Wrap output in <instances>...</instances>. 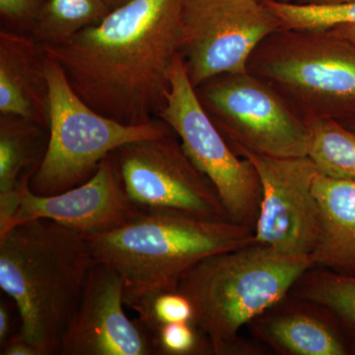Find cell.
<instances>
[{"mask_svg": "<svg viewBox=\"0 0 355 355\" xmlns=\"http://www.w3.org/2000/svg\"><path fill=\"white\" fill-rule=\"evenodd\" d=\"M184 1L132 0L44 53L98 113L127 125L149 123L170 90Z\"/></svg>", "mask_w": 355, "mask_h": 355, "instance_id": "obj_1", "label": "cell"}, {"mask_svg": "<svg viewBox=\"0 0 355 355\" xmlns=\"http://www.w3.org/2000/svg\"><path fill=\"white\" fill-rule=\"evenodd\" d=\"M94 263L85 235L49 219L24 222L0 237V288L18 311V333L40 355H60Z\"/></svg>", "mask_w": 355, "mask_h": 355, "instance_id": "obj_2", "label": "cell"}, {"mask_svg": "<svg viewBox=\"0 0 355 355\" xmlns=\"http://www.w3.org/2000/svg\"><path fill=\"white\" fill-rule=\"evenodd\" d=\"M85 237L95 261L120 275L125 306L133 309L160 292L178 291L184 275L209 257L254 244V231L231 220L142 212Z\"/></svg>", "mask_w": 355, "mask_h": 355, "instance_id": "obj_3", "label": "cell"}, {"mask_svg": "<svg viewBox=\"0 0 355 355\" xmlns=\"http://www.w3.org/2000/svg\"><path fill=\"white\" fill-rule=\"evenodd\" d=\"M314 266L312 256H291L254 243L200 261L178 291L190 299L193 324L212 354H234L242 327L280 302Z\"/></svg>", "mask_w": 355, "mask_h": 355, "instance_id": "obj_4", "label": "cell"}, {"mask_svg": "<svg viewBox=\"0 0 355 355\" xmlns=\"http://www.w3.org/2000/svg\"><path fill=\"white\" fill-rule=\"evenodd\" d=\"M50 125L46 154L30 181L37 195L62 193L88 181L103 160L137 140L171 135L161 119L127 125L98 113L70 85L60 65L46 55Z\"/></svg>", "mask_w": 355, "mask_h": 355, "instance_id": "obj_5", "label": "cell"}, {"mask_svg": "<svg viewBox=\"0 0 355 355\" xmlns=\"http://www.w3.org/2000/svg\"><path fill=\"white\" fill-rule=\"evenodd\" d=\"M169 78L158 119L176 133L184 153L216 187L230 220L254 230L261 188L253 164L235 153L205 111L181 55L174 60Z\"/></svg>", "mask_w": 355, "mask_h": 355, "instance_id": "obj_6", "label": "cell"}, {"mask_svg": "<svg viewBox=\"0 0 355 355\" xmlns=\"http://www.w3.org/2000/svg\"><path fill=\"white\" fill-rule=\"evenodd\" d=\"M279 30L263 0H184L180 55L193 87L248 72L259 44Z\"/></svg>", "mask_w": 355, "mask_h": 355, "instance_id": "obj_7", "label": "cell"}, {"mask_svg": "<svg viewBox=\"0 0 355 355\" xmlns=\"http://www.w3.org/2000/svg\"><path fill=\"white\" fill-rule=\"evenodd\" d=\"M175 137L128 142L111 153L128 198L142 212L230 220L216 187Z\"/></svg>", "mask_w": 355, "mask_h": 355, "instance_id": "obj_8", "label": "cell"}, {"mask_svg": "<svg viewBox=\"0 0 355 355\" xmlns=\"http://www.w3.org/2000/svg\"><path fill=\"white\" fill-rule=\"evenodd\" d=\"M196 90L231 146L270 157L307 156V123L299 120L279 96L248 72L214 77Z\"/></svg>", "mask_w": 355, "mask_h": 355, "instance_id": "obj_9", "label": "cell"}, {"mask_svg": "<svg viewBox=\"0 0 355 355\" xmlns=\"http://www.w3.org/2000/svg\"><path fill=\"white\" fill-rule=\"evenodd\" d=\"M297 32L261 58L260 70L315 116L355 118V46L328 31Z\"/></svg>", "mask_w": 355, "mask_h": 355, "instance_id": "obj_10", "label": "cell"}, {"mask_svg": "<svg viewBox=\"0 0 355 355\" xmlns=\"http://www.w3.org/2000/svg\"><path fill=\"white\" fill-rule=\"evenodd\" d=\"M253 164L261 188L254 243L291 256H312L321 235L314 193L316 166L308 156L277 158L231 146Z\"/></svg>", "mask_w": 355, "mask_h": 355, "instance_id": "obj_11", "label": "cell"}, {"mask_svg": "<svg viewBox=\"0 0 355 355\" xmlns=\"http://www.w3.org/2000/svg\"><path fill=\"white\" fill-rule=\"evenodd\" d=\"M123 280L95 261L70 320L60 355H154L153 336L125 312Z\"/></svg>", "mask_w": 355, "mask_h": 355, "instance_id": "obj_12", "label": "cell"}, {"mask_svg": "<svg viewBox=\"0 0 355 355\" xmlns=\"http://www.w3.org/2000/svg\"><path fill=\"white\" fill-rule=\"evenodd\" d=\"M141 214L128 198L110 154L88 181L57 195H37L30 189V180H25L20 187L18 209L0 237L35 219L58 222L84 235L97 234L121 227Z\"/></svg>", "mask_w": 355, "mask_h": 355, "instance_id": "obj_13", "label": "cell"}, {"mask_svg": "<svg viewBox=\"0 0 355 355\" xmlns=\"http://www.w3.org/2000/svg\"><path fill=\"white\" fill-rule=\"evenodd\" d=\"M46 55L31 35L0 29V114H14L49 128Z\"/></svg>", "mask_w": 355, "mask_h": 355, "instance_id": "obj_14", "label": "cell"}, {"mask_svg": "<svg viewBox=\"0 0 355 355\" xmlns=\"http://www.w3.org/2000/svg\"><path fill=\"white\" fill-rule=\"evenodd\" d=\"M314 193L321 211V235L315 266L355 277V180L333 179L318 173Z\"/></svg>", "mask_w": 355, "mask_h": 355, "instance_id": "obj_15", "label": "cell"}, {"mask_svg": "<svg viewBox=\"0 0 355 355\" xmlns=\"http://www.w3.org/2000/svg\"><path fill=\"white\" fill-rule=\"evenodd\" d=\"M49 128L14 114H0V200L17 197L46 154Z\"/></svg>", "mask_w": 355, "mask_h": 355, "instance_id": "obj_16", "label": "cell"}, {"mask_svg": "<svg viewBox=\"0 0 355 355\" xmlns=\"http://www.w3.org/2000/svg\"><path fill=\"white\" fill-rule=\"evenodd\" d=\"M259 331L273 347L288 354H347L345 345L328 324L303 313L272 318Z\"/></svg>", "mask_w": 355, "mask_h": 355, "instance_id": "obj_17", "label": "cell"}, {"mask_svg": "<svg viewBox=\"0 0 355 355\" xmlns=\"http://www.w3.org/2000/svg\"><path fill=\"white\" fill-rule=\"evenodd\" d=\"M306 123L310 132L307 156L318 173L333 179L355 180V132L326 116H312Z\"/></svg>", "mask_w": 355, "mask_h": 355, "instance_id": "obj_18", "label": "cell"}, {"mask_svg": "<svg viewBox=\"0 0 355 355\" xmlns=\"http://www.w3.org/2000/svg\"><path fill=\"white\" fill-rule=\"evenodd\" d=\"M111 12L103 0H46L30 35L42 46L64 43Z\"/></svg>", "mask_w": 355, "mask_h": 355, "instance_id": "obj_19", "label": "cell"}, {"mask_svg": "<svg viewBox=\"0 0 355 355\" xmlns=\"http://www.w3.org/2000/svg\"><path fill=\"white\" fill-rule=\"evenodd\" d=\"M300 282L299 296L328 310L355 338V277L319 270Z\"/></svg>", "mask_w": 355, "mask_h": 355, "instance_id": "obj_20", "label": "cell"}, {"mask_svg": "<svg viewBox=\"0 0 355 355\" xmlns=\"http://www.w3.org/2000/svg\"><path fill=\"white\" fill-rule=\"evenodd\" d=\"M263 1L286 31L323 32L340 26H355V1L330 4Z\"/></svg>", "mask_w": 355, "mask_h": 355, "instance_id": "obj_21", "label": "cell"}, {"mask_svg": "<svg viewBox=\"0 0 355 355\" xmlns=\"http://www.w3.org/2000/svg\"><path fill=\"white\" fill-rule=\"evenodd\" d=\"M139 321L153 334L163 324L193 323V308L190 299L179 291H164L144 301L132 309Z\"/></svg>", "mask_w": 355, "mask_h": 355, "instance_id": "obj_22", "label": "cell"}, {"mask_svg": "<svg viewBox=\"0 0 355 355\" xmlns=\"http://www.w3.org/2000/svg\"><path fill=\"white\" fill-rule=\"evenodd\" d=\"M156 354L189 355L212 354L211 345L193 323H171L151 334Z\"/></svg>", "mask_w": 355, "mask_h": 355, "instance_id": "obj_23", "label": "cell"}, {"mask_svg": "<svg viewBox=\"0 0 355 355\" xmlns=\"http://www.w3.org/2000/svg\"><path fill=\"white\" fill-rule=\"evenodd\" d=\"M46 0H0L1 28L30 34Z\"/></svg>", "mask_w": 355, "mask_h": 355, "instance_id": "obj_24", "label": "cell"}, {"mask_svg": "<svg viewBox=\"0 0 355 355\" xmlns=\"http://www.w3.org/2000/svg\"><path fill=\"white\" fill-rule=\"evenodd\" d=\"M1 355H40L38 350L19 333L11 336L1 347Z\"/></svg>", "mask_w": 355, "mask_h": 355, "instance_id": "obj_25", "label": "cell"}, {"mask_svg": "<svg viewBox=\"0 0 355 355\" xmlns=\"http://www.w3.org/2000/svg\"><path fill=\"white\" fill-rule=\"evenodd\" d=\"M11 324H12V318H11L10 309L6 301L1 300L0 303V345L1 347L11 338Z\"/></svg>", "mask_w": 355, "mask_h": 355, "instance_id": "obj_26", "label": "cell"}, {"mask_svg": "<svg viewBox=\"0 0 355 355\" xmlns=\"http://www.w3.org/2000/svg\"><path fill=\"white\" fill-rule=\"evenodd\" d=\"M328 32L340 38L347 40L350 44L355 46V26H340V27L334 28L329 30Z\"/></svg>", "mask_w": 355, "mask_h": 355, "instance_id": "obj_27", "label": "cell"}, {"mask_svg": "<svg viewBox=\"0 0 355 355\" xmlns=\"http://www.w3.org/2000/svg\"><path fill=\"white\" fill-rule=\"evenodd\" d=\"M108 6L110 11L116 10V9L120 8V7L125 6V4L130 3L132 0H103Z\"/></svg>", "mask_w": 355, "mask_h": 355, "instance_id": "obj_28", "label": "cell"}, {"mask_svg": "<svg viewBox=\"0 0 355 355\" xmlns=\"http://www.w3.org/2000/svg\"><path fill=\"white\" fill-rule=\"evenodd\" d=\"M355 1V0H299L300 3H313V4H330L340 3V2Z\"/></svg>", "mask_w": 355, "mask_h": 355, "instance_id": "obj_29", "label": "cell"}, {"mask_svg": "<svg viewBox=\"0 0 355 355\" xmlns=\"http://www.w3.org/2000/svg\"><path fill=\"white\" fill-rule=\"evenodd\" d=\"M343 125H345V127H347L350 128V130H354L355 132V118L350 119V120H347L345 121H342Z\"/></svg>", "mask_w": 355, "mask_h": 355, "instance_id": "obj_30", "label": "cell"}, {"mask_svg": "<svg viewBox=\"0 0 355 355\" xmlns=\"http://www.w3.org/2000/svg\"><path fill=\"white\" fill-rule=\"evenodd\" d=\"M279 1L291 2V0H279Z\"/></svg>", "mask_w": 355, "mask_h": 355, "instance_id": "obj_31", "label": "cell"}]
</instances>
